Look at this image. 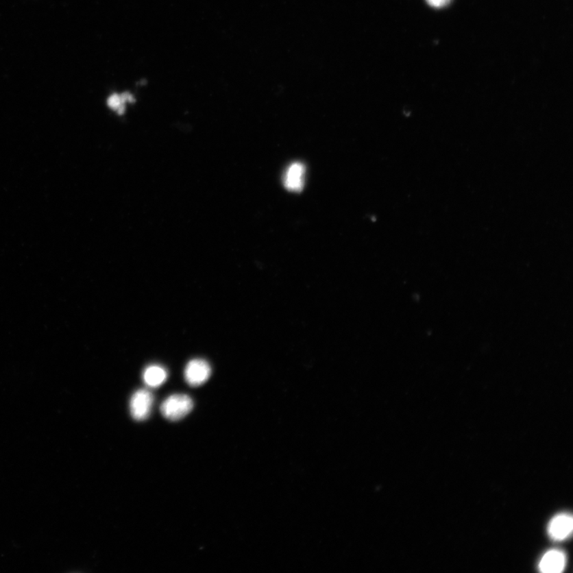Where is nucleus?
<instances>
[{
  "label": "nucleus",
  "instance_id": "obj_6",
  "mask_svg": "<svg viewBox=\"0 0 573 573\" xmlns=\"http://www.w3.org/2000/svg\"><path fill=\"white\" fill-rule=\"evenodd\" d=\"M566 565V557L560 550H552L547 552L542 557L538 568L541 572L559 573L564 570Z\"/></svg>",
  "mask_w": 573,
  "mask_h": 573
},
{
  "label": "nucleus",
  "instance_id": "obj_5",
  "mask_svg": "<svg viewBox=\"0 0 573 573\" xmlns=\"http://www.w3.org/2000/svg\"><path fill=\"white\" fill-rule=\"evenodd\" d=\"M305 166L296 162L290 165L285 172L284 184L286 189L291 192H300L305 182Z\"/></svg>",
  "mask_w": 573,
  "mask_h": 573
},
{
  "label": "nucleus",
  "instance_id": "obj_2",
  "mask_svg": "<svg viewBox=\"0 0 573 573\" xmlns=\"http://www.w3.org/2000/svg\"><path fill=\"white\" fill-rule=\"evenodd\" d=\"M154 403L153 394L147 389L137 390L130 400V412L137 422L145 421L150 416Z\"/></svg>",
  "mask_w": 573,
  "mask_h": 573
},
{
  "label": "nucleus",
  "instance_id": "obj_4",
  "mask_svg": "<svg viewBox=\"0 0 573 573\" xmlns=\"http://www.w3.org/2000/svg\"><path fill=\"white\" fill-rule=\"evenodd\" d=\"M573 528L572 517L562 513L552 518L548 527V532L552 539L564 541L571 535Z\"/></svg>",
  "mask_w": 573,
  "mask_h": 573
},
{
  "label": "nucleus",
  "instance_id": "obj_9",
  "mask_svg": "<svg viewBox=\"0 0 573 573\" xmlns=\"http://www.w3.org/2000/svg\"><path fill=\"white\" fill-rule=\"evenodd\" d=\"M427 3L433 8H443L447 6L452 0H426Z\"/></svg>",
  "mask_w": 573,
  "mask_h": 573
},
{
  "label": "nucleus",
  "instance_id": "obj_1",
  "mask_svg": "<svg viewBox=\"0 0 573 573\" xmlns=\"http://www.w3.org/2000/svg\"><path fill=\"white\" fill-rule=\"evenodd\" d=\"M194 408L193 400L186 394H174L168 397L161 404L162 416L171 422L180 421L188 415Z\"/></svg>",
  "mask_w": 573,
  "mask_h": 573
},
{
  "label": "nucleus",
  "instance_id": "obj_8",
  "mask_svg": "<svg viewBox=\"0 0 573 573\" xmlns=\"http://www.w3.org/2000/svg\"><path fill=\"white\" fill-rule=\"evenodd\" d=\"M127 101H132L131 95H128L127 93L122 95H112L108 99V106L112 108V110H117L119 113H123V110H125V105Z\"/></svg>",
  "mask_w": 573,
  "mask_h": 573
},
{
  "label": "nucleus",
  "instance_id": "obj_7",
  "mask_svg": "<svg viewBox=\"0 0 573 573\" xmlns=\"http://www.w3.org/2000/svg\"><path fill=\"white\" fill-rule=\"evenodd\" d=\"M167 370L158 365H152L145 369L143 379L148 387L157 388L166 382Z\"/></svg>",
  "mask_w": 573,
  "mask_h": 573
},
{
  "label": "nucleus",
  "instance_id": "obj_3",
  "mask_svg": "<svg viewBox=\"0 0 573 573\" xmlns=\"http://www.w3.org/2000/svg\"><path fill=\"white\" fill-rule=\"evenodd\" d=\"M185 379L191 387H197L208 381L211 375V367L204 359H193L186 365Z\"/></svg>",
  "mask_w": 573,
  "mask_h": 573
}]
</instances>
